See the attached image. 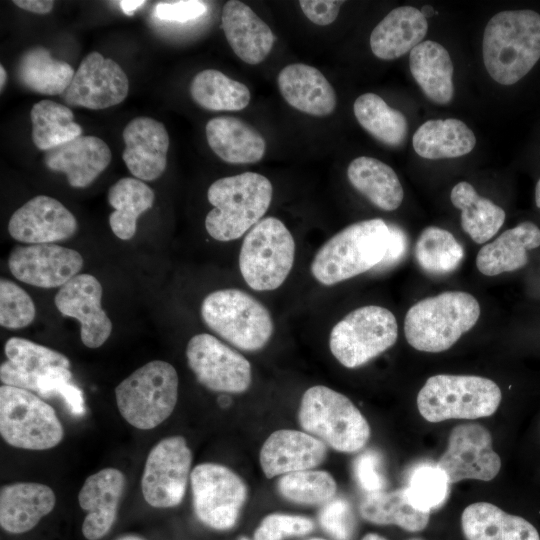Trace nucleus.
I'll use <instances>...</instances> for the list:
<instances>
[{
	"instance_id": "obj_1",
	"label": "nucleus",
	"mask_w": 540,
	"mask_h": 540,
	"mask_svg": "<svg viewBox=\"0 0 540 540\" xmlns=\"http://www.w3.org/2000/svg\"><path fill=\"white\" fill-rule=\"evenodd\" d=\"M482 50L492 79L502 85L515 84L540 59V14L533 10L495 14L485 27Z\"/></svg>"
},
{
	"instance_id": "obj_2",
	"label": "nucleus",
	"mask_w": 540,
	"mask_h": 540,
	"mask_svg": "<svg viewBox=\"0 0 540 540\" xmlns=\"http://www.w3.org/2000/svg\"><path fill=\"white\" fill-rule=\"evenodd\" d=\"M390 227L380 218L353 223L316 252L310 271L323 285H334L377 267L384 259Z\"/></svg>"
},
{
	"instance_id": "obj_3",
	"label": "nucleus",
	"mask_w": 540,
	"mask_h": 540,
	"mask_svg": "<svg viewBox=\"0 0 540 540\" xmlns=\"http://www.w3.org/2000/svg\"><path fill=\"white\" fill-rule=\"evenodd\" d=\"M273 194L270 180L256 172H244L214 181L207 191L213 206L205 228L215 240L228 242L243 236L267 212Z\"/></svg>"
},
{
	"instance_id": "obj_4",
	"label": "nucleus",
	"mask_w": 540,
	"mask_h": 540,
	"mask_svg": "<svg viewBox=\"0 0 540 540\" xmlns=\"http://www.w3.org/2000/svg\"><path fill=\"white\" fill-rule=\"evenodd\" d=\"M479 316V302L470 293L442 292L409 308L404 319L405 338L418 351L443 352L472 329Z\"/></svg>"
},
{
	"instance_id": "obj_5",
	"label": "nucleus",
	"mask_w": 540,
	"mask_h": 540,
	"mask_svg": "<svg viewBox=\"0 0 540 540\" xmlns=\"http://www.w3.org/2000/svg\"><path fill=\"white\" fill-rule=\"evenodd\" d=\"M298 419L307 433L339 452L359 451L371 434L367 420L353 402L323 385L312 386L304 392Z\"/></svg>"
},
{
	"instance_id": "obj_6",
	"label": "nucleus",
	"mask_w": 540,
	"mask_h": 540,
	"mask_svg": "<svg viewBox=\"0 0 540 540\" xmlns=\"http://www.w3.org/2000/svg\"><path fill=\"white\" fill-rule=\"evenodd\" d=\"M502 399L491 379L474 375L438 374L427 379L417 395V407L428 422L489 417Z\"/></svg>"
},
{
	"instance_id": "obj_7",
	"label": "nucleus",
	"mask_w": 540,
	"mask_h": 540,
	"mask_svg": "<svg viewBox=\"0 0 540 540\" xmlns=\"http://www.w3.org/2000/svg\"><path fill=\"white\" fill-rule=\"evenodd\" d=\"M179 379L170 363L153 360L136 369L115 388L118 410L133 427L150 430L173 412Z\"/></svg>"
},
{
	"instance_id": "obj_8",
	"label": "nucleus",
	"mask_w": 540,
	"mask_h": 540,
	"mask_svg": "<svg viewBox=\"0 0 540 540\" xmlns=\"http://www.w3.org/2000/svg\"><path fill=\"white\" fill-rule=\"evenodd\" d=\"M201 316L213 332L244 351L262 349L274 329L268 309L250 294L235 288L208 294L201 304Z\"/></svg>"
},
{
	"instance_id": "obj_9",
	"label": "nucleus",
	"mask_w": 540,
	"mask_h": 540,
	"mask_svg": "<svg viewBox=\"0 0 540 540\" xmlns=\"http://www.w3.org/2000/svg\"><path fill=\"white\" fill-rule=\"evenodd\" d=\"M295 257V242L285 224L276 217H266L253 226L239 254V268L244 281L256 291H271L288 277Z\"/></svg>"
},
{
	"instance_id": "obj_10",
	"label": "nucleus",
	"mask_w": 540,
	"mask_h": 540,
	"mask_svg": "<svg viewBox=\"0 0 540 540\" xmlns=\"http://www.w3.org/2000/svg\"><path fill=\"white\" fill-rule=\"evenodd\" d=\"M0 434L12 447L47 450L62 441L64 429L54 408L39 396L26 389L2 385Z\"/></svg>"
},
{
	"instance_id": "obj_11",
	"label": "nucleus",
	"mask_w": 540,
	"mask_h": 540,
	"mask_svg": "<svg viewBox=\"0 0 540 540\" xmlns=\"http://www.w3.org/2000/svg\"><path fill=\"white\" fill-rule=\"evenodd\" d=\"M398 324L387 308L368 305L348 313L331 330L332 355L346 368L360 367L391 348Z\"/></svg>"
},
{
	"instance_id": "obj_12",
	"label": "nucleus",
	"mask_w": 540,
	"mask_h": 540,
	"mask_svg": "<svg viewBox=\"0 0 540 540\" xmlns=\"http://www.w3.org/2000/svg\"><path fill=\"white\" fill-rule=\"evenodd\" d=\"M193 507L197 518L215 530L231 529L247 499V486L228 467L202 463L190 475Z\"/></svg>"
},
{
	"instance_id": "obj_13",
	"label": "nucleus",
	"mask_w": 540,
	"mask_h": 540,
	"mask_svg": "<svg viewBox=\"0 0 540 540\" xmlns=\"http://www.w3.org/2000/svg\"><path fill=\"white\" fill-rule=\"evenodd\" d=\"M192 453L182 436L160 440L149 452L141 479L145 501L155 508L179 505L191 475Z\"/></svg>"
},
{
	"instance_id": "obj_14",
	"label": "nucleus",
	"mask_w": 540,
	"mask_h": 540,
	"mask_svg": "<svg viewBox=\"0 0 540 540\" xmlns=\"http://www.w3.org/2000/svg\"><path fill=\"white\" fill-rule=\"evenodd\" d=\"M186 358L199 383L211 391L238 394L251 384L250 362L211 334L194 335Z\"/></svg>"
},
{
	"instance_id": "obj_15",
	"label": "nucleus",
	"mask_w": 540,
	"mask_h": 540,
	"mask_svg": "<svg viewBox=\"0 0 540 540\" xmlns=\"http://www.w3.org/2000/svg\"><path fill=\"white\" fill-rule=\"evenodd\" d=\"M437 465L450 484L465 479L490 481L501 469V459L492 448V436L477 423L455 426L449 435L445 452Z\"/></svg>"
},
{
	"instance_id": "obj_16",
	"label": "nucleus",
	"mask_w": 540,
	"mask_h": 540,
	"mask_svg": "<svg viewBox=\"0 0 540 540\" xmlns=\"http://www.w3.org/2000/svg\"><path fill=\"white\" fill-rule=\"evenodd\" d=\"M128 92L129 80L122 67L93 51L81 61L62 96L69 106L99 110L120 104Z\"/></svg>"
},
{
	"instance_id": "obj_17",
	"label": "nucleus",
	"mask_w": 540,
	"mask_h": 540,
	"mask_svg": "<svg viewBox=\"0 0 540 540\" xmlns=\"http://www.w3.org/2000/svg\"><path fill=\"white\" fill-rule=\"evenodd\" d=\"M11 274L40 288L62 287L83 267L81 254L57 244H29L14 247L8 258Z\"/></svg>"
},
{
	"instance_id": "obj_18",
	"label": "nucleus",
	"mask_w": 540,
	"mask_h": 540,
	"mask_svg": "<svg viewBox=\"0 0 540 540\" xmlns=\"http://www.w3.org/2000/svg\"><path fill=\"white\" fill-rule=\"evenodd\" d=\"M103 288L96 277L78 274L54 297L58 311L79 321L82 343L91 349L102 346L112 332V322L101 306Z\"/></svg>"
},
{
	"instance_id": "obj_19",
	"label": "nucleus",
	"mask_w": 540,
	"mask_h": 540,
	"mask_svg": "<svg viewBox=\"0 0 540 540\" xmlns=\"http://www.w3.org/2000/svg\"><path fill=\"white\" fill-rule=\"evenodd\" d=\"M74 215L57 199L38 195L10 217V236L25 244H52L71 238L77 231Z\"/></svg>"
},
{
	"instance_id": "obj_20",
	"label": "nucleus",
	"mask_w": 540,
	"mask_h": 540,
	"mask_svg": "<svg viewBox=\"0 0 540 540\" xmlns=\"http://www.w3.org/2000/svg\"><path fill=\"white\" fill-rule=\"evenodd\" d=\"M123 140L122 158L134 178L153 181L164 173L170 140L163 123L136 117L124 128Z\"/></svg>"
},
{
	"instance_id": "obj_21",
	"label": "nucleus",
	"mask_w": 540,
	"mask_h": 540,
	"mask_svg": "<svg viewBox=\"0 0 540 540\" xmlns=\"http://www.w3.org/2000/svg\"><path fill=\"white\" fill-rule=\"evenodd\" d=\"M326 444L315 436L298 430L274 431L260 450V465L271 479L291 472L312 469L326 457Z\"/></svg>"
},
{
	"instance_id": "obj_22",
	"label": "nucleus",
	"mask_w": 540,
	"mask_h": 540,
	"mask_svg": "<svg viewBox=\"0 0 540 540\" xmlns=\"http://www.w3.org/2000/svg\"><path fill=\"white\" fill-rule=\"evenodd\" d=\"M125 476L116 468L90 475L78 494L80 507L87 511L82 533L87 540H99L111 529L125 489Z\"/></svg>"
},
{
	"instance_id": "obj_23",
	"label": "nucleus",
	"mask_w": 540,
	"mask_h": 540,
	"mask_svg": "<svg viewBox=\"0 0 540 540\" xmlns=\"http://www.w3.org/2000/svg\"><path fill=\"white\" fill-rule=\"evenodd\" d=\"M111 150L100 138L79 136L46 151L44 164L55 172L64 173L70 186H89L110 164Z\"/></svg>"
},
{
	"instance_id": "obj_24",
	"label": "nucleus",
	"mask_w": 540,
	"mask_h": 540,
	"mask_svg": "<svg viewBox=\"0 0 540 540\" xmlns=\"http://www.w3.org/2000/svg\"><path fill=\"white\" fill-rule=\"evenodd\" d=\"M221 27L233 52L247 64L261 63L274 45L270 27L241 1L230 0L224 4Z\"/></svg>"
},
{
	"instance_id": "obj_25",
	"label": "nucleus",
	"mask_w": 540,
	"mask_h": 540,
	"mask_svg": "<svg viewBox=\"0 0 540 540\" xmlns=\"http://www.w3.org/2000/svg\"><path fill=\"white\" fill-rule=\"evenodd\" d=\"M279 91L294 109L312 116H327L336 108V93L326 77L315 67L289 64L277 76Z\"/></svg>"
},
{
	"instance_id": "obj_26",
	"label": "nucleus",
	"mask_w": 540,
	"mask_h": 540,
	"mask_svg": "<svg viewBox=\"0 0 540 540\" xmlns=\"http://www.w3.org/2000/svg\"><path fill=\"white\" fill-rule=\"evenodd\" d=\"M7 360L0 366L3 385L35 392L38 379L50 369L70 367L62 353L21 337L9 338L4 346Z\"/></svg>"
},
{
	"instance_id": "obj_27",
	"label": "nucleus",
	"mask_w": 540,
	"mask_h": 540,
	"mask_svg": "<svg viewBox=\"0 0 540 540\" xmlns=\"http://www.w3.org/2000/svg\"><path fill=\"white\" fill-rule=\"evenodd\" d=\"M56 503L53 490L35 482H17L0 489V525L13 534L25 533L49 514Z\"/></svg>"
},
{
	"instance_id": "obj_28",
	"label": "nucleus",
	"mask_w": 540,
	"mask_h": 540,
	"mask_svg": "<svg viewBox=\"0 0 540 540\" xmlns=\"http://www.w3.org/2000/svg\"><path fill=\"white\" fill-rule=\"evenodd\" d=\"M428 31V22L420 10L401 6L390 11L372 30V53L382 60H394L411 52Z\"/></svg>"
},
{
	"instance_id": "obj_29",
	"label": "nucleus",
	"mask_w": 540,
	"mask_h": 540,
	"mask_svg": "<svg viewBox=\"0 0 540 540\" xmlns=\"http://www.w3.org/2000/svg\"><path fill=\"white\" fill-rule=\"evenodd\" d=\"M211 150L230 164H252L260 161L266 150L263 136L247 122L232 117L218 116L205 126Z\"/></svg>"
},
{
	"instance_id": "obj_30",
	"label": "nucleus",
	"mask_w": 540,
	"mask_h": 540,
	"mask_svg": "<svg viewBox=\"0 0 540 540\" xmlns=\"http://www.w3.org/2000/svg\"><path fill=\"white\" fill-rule=\"evenodd\" d=\"M539 246V227L524 221L482 246L476 256V267L486 276L513 272L523 268L529 261L527 252Z\"/></svg>"
},
{
	"instance_id": "obj_31",
	"label": "nucleus",
	"mask_w": 540,
	"mask_h": 540,
	"mask_svg": "<svg viewBox=\"0 0 540 540\" xmlns=\"http://www.w3.org/2000/svg\"><path fill=\"white\" fill-rule=\"evenodd\" d=\"M461 528L466 540H540L529 521L489 502L468 505L461 515Z\"/></svg>"
},
{
	"instance_id": "obj_32",
	"label": "nucleus",
	"mask_w": 540,
	"mask_h": 540,
	"mask_svg": "<svg viewBox=\"0 0 540 540\" xmlns=\"http://www.w3.org/2000/svg\"><path fill=\"white\" fill-rule=\"evenodd\" d=\"M409 67L414 80L432 102L445 105L454 95L453 63L448 51L439 43L426 40L413 48Z\"/></svg>"
},
{
	"instance_id": "obj_33",
	"label": "nucleus",
	"mask_w": 540,
	"mask_h": 540,
	"mask_svg": "<svg viewBox=\"0 0 540 540\" xmlns=\"http://www.w3.org/2000/svg\"><path fill=\"white\" fill-rule=\"evenodd\" d=\"M350 184L373 205L394 211L401 205L404 190L395 171L384 162L369 156L353 159L347 168Z\"/></svg>"
},
{
	"instance_id": "obj_34",
	"label": "nucleus",
	"mask_w": 540,
	"mask_h": 540,
	"mask_svg": "<svg viewBox=\"0 0 540 540\" xmlns=\"http://www.w3.org/2000/svg\"><path fill=\"white\" fill-rule=\"evenodd\" d=\"M415 152L426 159L457 158L471 152L476 144L473 131L455 118L428 120L415 131Z\"/></svg>"
},
{
	"instance_id": "obj_35",
	"label": "nucleus",
	"mask_w": 540,
	"mask_h": 540,
	"mask_svg": "<svg viewBox=\"0 0 540 540\" xmlns=\"http://www.w3.org/2000/svg\"><path fill=\"white\" fill-rule=\"evenodd\" d=\"M73 67L36 46L25 51L17 64V79L25 88L43 95L63 94L74 77Z\"/></svg>"
},
{
	"instance_id": "obj_36",
	"label": "nucleus",
	"mask_w": 540,
	"mask_h": 540,
	"mask_svg": "<svg viewBox=\"0 0 540 540\" xmlns=\"http://www.w3.org/2000/svg\"><path fill=\"white\" fill-rule=\"evenodd\" d=\"M451 202L461 210V227L477 244L494 237L505 221V211L488 198L480 196L466 181L456 184L450 194Z\"/></svg>"
},
{
	"instance_id": "obj_37",
	"label": "nucleus",
	"mask_w": 540,
	"mask_h": 540,
	"mask_svg": "<svg viewBox=\"0 0 540 540\" xmlns=\"http://www.w3.org/2000/svg\"><path fill=\"white\" fill-rule=\"evenodd\" d=\"M107 199L114 211L109 215V225L116 237L130 240L134 237L138 217L154 203V191L142 180L125 177L108 190Z\"/></svg>"
},
{
	"instance_id": "obj_38",
	"label": "nucleus",
	"mask_w": 540,
	"mask_h": 540,
	"mask_svg": "<svg viewBox=\"0 0 540 540\" xmlns=\"http://www.w3.org/2000/svg\"><path fill=\"white\" fill-rule=\"evenodd\" d=\"M361 517L377 525H397L409 532L425 529L430 513L416 509L405 489L369 493L359 506Z\"/></svg>"
},
{
	"instance_id": "obj_39",
	"label": "nucleus",
	"mask_w": 540,
	"mask_h": 540,
	"mask_svg": "<svg viewBox=\"0 0 540 540\" xmlns=\"http://www.w3.org/2000/svg\"><path fill=\"white\" fill-rule=\"evenodd\" d=\"M193 101L211 111H240L249 105L248 87L216 69L197 73L189 87Z\"/></svg>"
},
{
	"instance_id": "obj_40",
	"label": "nucleus",
	"mask_w": 540,
	"mask_h": 540,
	"mask_svg": "<svg viewBox=\"0 0 540 540\" xmlns=\"http://www.w3.org/2000/svg\"><path fill=\"white\" fill-rule=\"evenodd\" d=\"M353 111L359 124L381 143L398 147L405 142L408 133L406 117L377 94L360 95L354 102Z\"/></svg>"
},
{
	"instance_id": "obj_41",
	"label": "nucleus",
	"mask_w": 540,
	"mask_h": 540,
	"mask_svg": "<svg viewBox=\"0 0 540 540\" xmlns=\"http://www.w3.org/2000/svg\"><path fill=\"white\" fill-rule=\"evenodd\" d=\"M32 141L36 148L48 151L82 135L68 106L52 100L35 103L30 111Z\"/></svg>"
},
{
	"instance_id": "obj_42",
	"label": "nucleus",
	"mask_w": 540,
	"mask_h": 540,
	"mask_svg": "<svg viewBox=\"0 0 540 540\" xmlns=\"http://www.w3.org/2000/svg\"><path fill=\"white\" fill-rule=\"evenodd\" d=\"M419 266L432 275L455 271L464 258V249L451 232L436 226L422 230L414 248Z\"/></svg>"
},
{
	"instance_id": "obj_43",
	"label": "nucleus",
	"mask_w": 540,
	"mask_h": 540,
	"mask_svg": "<svg viewBox=\"0 0 540 540\" xmlns=\"http://www.w3.org/2000/svg\"><path fill=\"white\" fill-rule=\"evenodd\" d=\"M277 489L288 501L317 505L333 499L337 484L327 471L309 469L282 475L278 480Z\"/></svg>"
},
{
	"instance_id": "obj_44",
	"label": "nucleus",
	"mask_w": 540,
	"mask_h": 540,
	"mask_svg": "<svg viewBox=\"0 0 540 540\" xmlns=\"http://www.w3.org/2000/svg\"><path fill=\"white\" fill-rule=\"evenodd\" d=\"M404 489L416 509L430 513L448 499L450 482L437 463H424L412 470Z\"/></svg>"
},
{
	"instance_id": "obj_45",
	"label": "nucleus",
	"mask_w": 540,
	"mask_h": 540,
	"mask_svg": "<svg viewBox=\"0 0 540 540\" xmlns=\"http://www.w3.org/2000/svg\"><path fill=\"white\" fill-rule=\"evenodd\" d=\"M36 308L30 295L16 283L0 280V325L7 329H20L30 325Z\"/></svg>"
},
{
	"instance_id": "obj_46",
	"label": "nucleus",
	"mask_w": 540,
	"mask_h": 540,
	"mask_svg": "<svg viewBox=\"0 0 540 540\" xmlns=\"http://www.w3.org/2000/svg\"><path fill=\"white\" fill-rule=\"evenodd\" d=\"M71 378L69 368L54 367L38 379L35 393L42 398L59 396L73 416H83L86 411L83 392Z\"/></svg>"
},
{
	"instance_id": "obj_47",
	"label": "nucleus",
	"mask_w": 540,
	"mask_h": 540,
	"mask_svg": "<svg viewBox=\"0 0 540 540\" xmlns=\"http://www.w3.org/2000/svg\"><path fill=\"white\" fill-rule=\"evenodd\" d=\"M313 529L314 523L308 517L273 513L263 518L254 532V540H283L304 536Z\"/></svg>"
},
{
	"instance_id": "obj_48",
	"label": "nucleus",
	"mask_w": 540,
	"mask_h": 540,
	"mask_svg": "<svg viewBox=\"0 0 540 540\" xmlns=\"http://www.w3.org/2000/svg\"><path fill=\"white\" fill-rule=\"evenodd\" d=\"M319 523L335 540H350L355 528L350 503L344 498L330 500L319 513Z\"/></svg>"
},
{
	"instance_id": "obj_49",
	"label": "nucleus",
	"mask_w": 540,
	"mask_h": 540,
	"mask_svg": "<svg viewBox=\"0 0 540 540\" xmlns=\"http://www.w3.org/2000/svg\"><path fill=\"white\" fill-rule=\"evenodd\" d=\"M353 471L358 485L368 494L386 488L382 458L378 452L366 450L358 455L353 463Z\"/></svg>"
},
{
	"instance_id": "obj_50",
	"label": "nucleus",
	"mask_w": 540,
	"mask_h": 540,
	"mask_svg": "<svg viewBox=\"0 0 540 540\" xmlns=\"http://www.w3.org/2000/svg\"><path fill=\"white\" fill-rule=\"evenodd\" d=\"M207 13V5L199 0L159 2L154 8L157 19L167 22L185 23Z\"/></svg>"
},
{
	"instance_id": "obj_51",
	"label": "nucleus",
	"mask_w": 540,
	"mask_h": 540,
	"mask_svg": "<svg viewBox=\"0 0 540 540\" xmlns=\"http://www.w3.org/2000/svg\"><path fill=\"white\" fill-rule=\"evenodd\" d=\"M304 15L314 24L326 26L335 21L343 1L336 0H301Z\"/></svg>"
},
{
	"instance_id": "obj_52",
	"label": "nucleus",
	"mask_w": 540,
	"mask_h": 540,
	"mask_svg": "<svg viewBox=\"0 0 540 540\" xmlns=\"http://www.w3.org/2000/svg\"><path fill=\"white\" fill-rule=\"evenodd\" d=\"M390 227V240L386 255L378 266L389 267L397 263L406 253L408 242L405 233L395 225Z\"/></svg>"
},
{
	"instance_id": "obj_53",
	"label": "nucleus",
	"mask_w": 540,
	"mask_h": 540,
	"mask_svg": "<svg viewBox=\"0 0 540 540\" xmlns=\"http://www.w3.org/2000/svg\"><path fill=\"white\" fill-rule=\"evenodd\" d=\"M13 3L21 9L37 14H48L54 7L51 0H14Z\"/></svg>"
},
{
	"instance_id": "obj_54",
	"label": "nucleus",
	"mask_w": 540,
	"mask_h": 540,
	"mask_svg": "<svg viewBox=\"0 0 540 540\" xmlns=\"http://www.w3.org/2000/svg\"><path fill=\"white\" fill-rule=\"evenodd\" d=\"M120 8L122 9L123 13L132 16L134 12L139 9L140 7L144 6L146 4V1L142 0H122L118 2Z\"/></svg>"
},
{
	"instance_id": "obj_55",
	"label": "nucleus",
	"mask_w": 540,
	"mask_h": 540,
	"mask_svg": "<svg viewBox=\"0 0 540 540\" xmlns=\"http://www.w3.org/2000/svg\"><path fill=\"white\" fill-rule=\"evenodd\" d=\"M420 11H421V13L423 14V16L425 18H429V17L433 16L434 14H436V11L430 5L423 6Z\"/></svg>"
},
{
	"instance_id": "obj_56",
	"label": "nucleus",
	"mask_w": 540,
	"mask_h": 540,
	"mask_svg": "<svg viewBox=\"0 0 540 540\" xmlns=\"http://www.w3.org/2000/svg\"><path fill=\"white\" fill-rule=\"evenodd\" d=\"M0 88H1V91L3 90V87L6 83V79H7V73H6V70L5 68L0 65Z\"/></svg>"
},
{
	"instance_id": "obj_57",
	"label": "nucleus",
	"mask_w": 540,
	"mask_h": 540,
	"mask_svg": "<svg viewBox=\"0 0 540 540\" xmlns=\"http://www.w3.org/2000/svg\"><path fill=\"white\" fill-rule=\"evenodd\" d=\"M535 202L538 208H540V179L535 187Z\"/></svg>"
},
{
	"instance_id": "obj_58",
	"label": "nucleus",
	"mask_w": 540,
	"mask_h": 540,
	"mask_svg": "<svg viewBox=\"0 0 540 540\" xmlns=\"http://www.w3.org/2000/svg\"><path fill=\"white\" fill-rule=\"evenodd\" d=\"M118 540H143V539L137 536H125V537L119 538Z\"/></svg>"
},
{
	"instance_id": "obj_59",
	"label": "nucleus",
	"mask_w": 540,
	"mask_h": 540,
	"mask_svg": "<svg viewBox=\"0 0 540 540\" xmlns=\"http://www.w3.org/2000/svg\"><path fill=\"white\" fill-rule=\"evenodd\" d=\"M238 540H251V539H249V538H247V537H244V536H242V537H240V538H239Z\"/></svg>"
},
{
	"instance_id": "obj_60",
	"label": "nucleus",
	"mask_w": 540,
	"mask_h": 540,
	"mask_svg": "<svg viewBox=\"0 0 540 540\" xmlns=\"http://www.w3.org/2000/svg\"><path fill=\"white\" fill-rule=\"evenodd\" d=\"M310 540H324V539H321V538H312Z\"/></svg>"
},
{
	"instance_id": "obj_61",
	"label": "nucleus",
	"mask_w": 540,
	"mask_h": 540,
	"mask_svg": "<svg viewBox=\"0 0 540 540\" xmlns=\"http://www.w3.org/2000/svg\"><path fill=\"white\" fill-rule=\"evenodd\" d=\"M410 540H422V539H419V538H413V539H410Z\"/></svg>"
}]
</instances>
